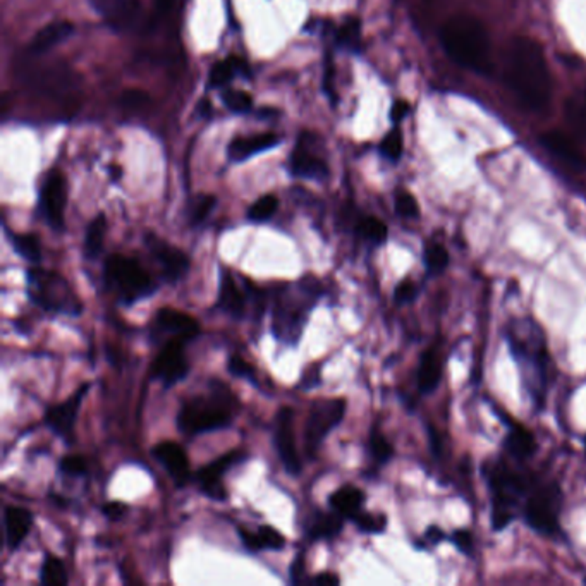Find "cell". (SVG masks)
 I'll return each instance as SVG.
<instances>
[{
  "label": "cell",
  "instance_id": "obj_54",
  "mask_svg": "<svg viewBox=\"0 0 586 586\" xmlns=\"http://www.w3.org/2000/svg\"><path fill=\"white\" fill-rule=\"evenodd\" d=\"M408 104H404V102H397L394 107H392V114L391 117L395 121V123H399L406 114H408Z\"/></svg>",
  "mask_w": 586,
  "mask_h": 586
},
{
  "label": "cell",
  "instance_id": "obj_37",
  "mask_svg": "<svg viewBox=\"0 0 586 586\" xmlns=\"http://www.w3.org/2000/svg\"><path fill=\"white\" fill-rule=\"evenodd\" d=\"M360 35H361V24L358 20H349L341 26L337 31V44L343 48L356 52L360 47Z\"/></svg>",
  "mask_w": 586,
  "mask_h": 586
},
{
  "label": "cell",
  "instance_id": "obj_32",
  "mask_svg": "<svg viewBox=\"0 0 586 586\" xmlns=\"http://www.w3.org/2000/svg\"><path fill=\"white\" fill-rule=\"evenodd\" d=\"M244 69H246L244 63H241L236 57H229L227 61H222L212 67L208 85L212 88L224 87L238 74L239 71Z\"/></svg>",
  "mask_w": 586,
  "mask_h": 586
},
{
  "label": "cell",
  "instance_id": "obj_53",
  "mask_svg": "<svg viewBox=\"0 0 586 586\" xmlns=\"http://www.w3.org/2000/svg\"><path fill=\"white\" fill-rule=\"evenodd\" d=\"M306 583L310 585H339L341 583V578L334 573H320L318 576L311 578V580H306Z\"/></svg>",
  "mask_w": 586,
  "mask_h": 586
},
{
  "label": "cell",
  "instance_id": "obj_29",
  "mask_svg": "<svg viewBox=\"0 0 586 586\" xmlns=\"http://www.w3.org/2000/svg\"><path fill=\"white\" fill-rule=\"evenodd\" d=\"M504 444H505L507 453L514 459H520V461L533 456L535 449H537L535 437L531 435V432H528L526 429L518 427V425L505 437Z\"/></svg>",
  "mask_w": 586,
  "mask_h": 586
},
{
  "label": "cell",
  "instance_id": "obj_34",
  "mask_svg": "<svg viewBox=\"0 0 586 586\" xmlns=\"http://www.w3.org/2000/svg\"><path fill=\"white\" fill-rule=\"evenodd\" d=\"M217 205V198L212 195H200L196 196L195 200H191L190 207H188V218L191 225H200L203 224L208 216L212 214V210Z\"/></svg>",
  "mask_w": 586,
  "mask_h": 586
},
{
  "label": "cell",
  "instance_id": "obj_22",
  "mask_svg": "<svg viewBox=\"0 0 586 586\" xmlns=\"http://www.w3.org/2000/svg\"><path fill=\"white\" fill-rule=\"evenodd\" d=\"M363 504L365 494L354 485H343L328 497L330 509L351 522L363 511Z\"/></svg>",
  "mask_w": 586,
  "mask_h": 586
},
{
  "label": "cell",
  "instance_id": "obj_45",
  "mask_svg": "<svg viewBox=\"0 0 586 586\" xmlns=\"http://www.w3.org/2000/svg\"><path fill=\"white\" fill-rule=\"evenodd\" d=\"M395 212L401 217L416 218L420 216V207L416 198L408 193V191H401L395 195Z\"/></svg>",
  "mask_w": 586,
  "mask_h": 586
},
{
  "label": "cell",
  "instance_id": "obj_55",
  "mask_svg": "<svg viewBox=\"0 0 586 586\" xmlns=\"http://www.w3.org/2000/svg\"><path fill=\"white\" fill-rule=\"evenodd\" d=\"M173 5H174V0H157V13L166 14L171 11Z\"/></svg>",
  "mask_w": 586,
  "mask_h": 586
},
{
  "label": "cell",
  "instance_id": "obj_20",
  "mask_svg": "<svg viewBox=\"0 0 586 586\" xmlns=\"http://www.w3.org/2000/svg\"><path fill=\"white\" fill-rule=\"evenodd\" d=\"M277 145H281V138L277 134L261 132V134L238 138V140L231 141L227 153L233 162H244V160H248L259 153L267 152Z\"/></svg>",
  "mask_w": 586,
  "mask_h": 586
},
{
  "label": "cell",
  "instance_id": "obj_11",
  "mask_svg": "<svg viewBox=\"0 0 586 586\" xmlns=\"http://www.w3.org/2000/svg\"><path fill=\"white\" fill-rule=\"evenodd\" d=\"M190 371L191 367L186 358V343L181 341L162 344L160 352L155 356L150 365L153 380H158L164 389H173L190 375Z\"/></svg>",
  "mask_w": 586,
  "mask_h": 586
},
{
  "label": "cell",
  "instance_id": "obj_31",
  "mask_svg": "<svg viewBox=\"0 0 586 586\" xmlns=\"http://www.w3.org/2000/svg\"><path fill=\"white\" fill-rule=\"evenodd\" d=\"M40 583L44 586H65L69 583L67 569L61 557L47 554L40 569Z\"/></svg>",
  "mask_w": 586,
  "mask_h": 586
},
{
  "label": "cell",
  "instance_id": "obj_23",
  "mask_svg": "<svg viewBox=\"0 0 586 586\" xmlns=\"http://www.w3.org/2000/svg\"><path fill=\"white\" fill-rule=\"evenodd\" d=\"M543 147L547 150L557 155L559 158H563L565 164L576 167V169H583L586 166L585 157L578 150V147L559 131H550L545 132L540 136Z\"/></svg>",
  "mask_w": 586,
  "mask_h": 586
},
{
  "label": "cell",
  "instance_id": "obj_28",
  "mask_svg": "<svg viewBox=\"0 0 586 586\" xmlns=\"http://www.w3.org/2000/svg\"><path fill=\"white\" fill-rule=\"evenodd\" d=\"M565 117L569 128L586 140V89H580L567 97Z\"/></svg>",
  "mask_w": 586,
  "mask_h": 586
},
{
  "label": "cell",
  "instance_id": "obj_18",
  "mask_svg": "<svg viewBox=\"0 0 586 586\" xmlns=\"http://www.w3.org/2000/svg\"><path fill=\"white\" fill-rule=\"evenodd\" d=\"M150 454L169 473V477L173 478L177 488H184L186 485L191 483L193 475L190 468V459L186 451L179 444L171 440L158 442L150 449Z\"/></svg>",
  "mask_w": 586,
  "mask_h": 586
},
{
  "label": "cell",
  "instance_id": "obj_42",
  "mask_svg": "<svg viewBox=\"0 0 586 586\" xmlns=\"http://www.w3.org/2000/svg\"><path fill=\"white\" fill-rule=\"evenodd\" d=\"M59 471L65 477H85L88 473L87 459L80 454H67L59 461Z\"/></svg>",
  "mask_w": 586,
  "mask_h": 586
},
{
  "label": "cell",
  "instance_id": "obj_19",
  "mask_svg": "<svg viewBox=\"0 0 586 586\" xmlns=\"http://www.w3.org/2000/svg\"><path fill=\"white\" fill-rule=\"evenodd\" d=\"M33 526V513L26 507L7 505L4 509V528H5V547L14 552L28 539Z\"/></svg>",
  "mask_w": 586,
  "mask_h": 586
},
{
  "label": "cell",
  "instance_id": "obj_44",
  "mask_svg": "<svg viewBox=\"0 0 586 586\" xmlns=\"http://www.w3.org/2000/svg\"><path fill=\"white\" fill-rule=\"evenodd\" d=\"M259 537H260L261 547L263 550H283L285 547V539H284L283 533L272 526H260L257 530Z\"/></svg>",
  "mask_w": 586,
  "mask_h": 586
},
{
  "label": "cell",
  "instance_id": "obj_6",
  "mask_svg": "<svg viewBox=\"0 0 586 586\" xmlns=\"http://www.w3.org/2000/svg\"><path fill=\"white\" fill-rule=\"evenodd\" d=\"M104 284L124 306L145 301L158 289V284L140 261L119 253L110 255L104 263Z\"/></svg>",
  "mask_w": 586,
  "mask_h": 586
},
{
  "label": "cell",
  "instance_id": "obj_4",
  "mask_svg": "<svg viewBox=\"0 0 586 586\" xmlns=\"http://www.w3.org/2000/svg\"><path fill=\"white\" fill-rule=\"evenodd\" d=\"M440 42L449 57L463 67L490 69V38L483 22L473 16H454L444 24Z\"/></svg>",
  "mask_w": 586,
  "mask_h": 586
},
{
  "label": "cell",
  "instance_id": "obj_50",
  "mask_svg": "<svg viewBox=\"0 0 586 586\" xmlns=\"http://www.w3.org/2000/svg\"><path fill=\"white\" fill-rule=\"evenodd\" d=\"M238 535L239 539H241V542H242V545H244V547H246L250 552H260V550H263V547H261L260 537H259V533H257V531H250V530H246V528H241V526H239Z\"/></svg>",
  "mask_w": 586,
  "mask_h": 586
},
{
  "label": "cell",
  "instance_id": "obj_14",
  "mask_svg": "<svg viewBox=\"0 0 586 586\" xmlns=\"http://www.w3.org/2000/svg\"><path fill=\"white\" fill-rule=\"evenodd\" d=\"M274 444L277 449V454L283 461L284 470L298 477L303 470L301 457L296 447V438H294V412L289 406H283L277 414H276V423H274Z\"/></svg>",
  "mask_w": 586,
  "mask_h": 586
},
{
  "label": "cell",
  "instance_id": "obj_51",
  "mask_svg": "<svg viewBox=\"0 0 586 586\" xmlns=\"http://www.w3.org/2000/svg\"><path fill=\"white\" fill-rule=\"evenodd\" d=\"M102 513L106 514V518H109L110 522H119L126 516L128 505L123 502H106L102 505Z\"/></svg>",
  "mask_w": 586,
  "mask_h": 586
},
{
  "label": "cell",
  "instance_id": "obj_7",
  "mask_svg": "<svg viewBox=\"0 0 586 586\" xmlns=\"http://www.w3.org/2000/svg\"><path fill=\"white\" fill-rule=\"evenodd\" d=\"M267 306L265 291L257 287L248 279H242L239 285L234 274L229 268L220 270V284H218L217 308L229 315L234 320H244L250 310H255L257 317H263Z\"/></svg>",
  "mask_w": 586,
  "mask_h": 586
},
{
  "label": "cell",
  "instance_id": "obj_49",
  "mask_svg": "<svg viewBox=\"0 0 586 586\" xmlns=\"http://www.w3.org/2000/svg\"><path fill=\"white\" fill-rule=\"evenodd\" d=\"M322 369L320 365H311L310 369H306L301 377V389L304 391H311L315 387H318L322 384Z\"/></svg>",
  "mask_w": 586,
  "mask_h": 586
},
{
  "label": "cell",
  "instance_id": "obj_56",
  "mask_svg": "<svg viewBox=\"0 0 586 586\" xmlns=\"http://www.w3.org/2000/svg\"><path fill=\"white\" fill-rule=\"evenodd\" d=\"M427 539L430 540V543H438L442 539H444V533L438 530V528H429L427 531Z\"/></svg>",
  "mask_w": 586,
  "mask_h": 586
},
{
  "label": "cell",
  "instance_id": "obj_17",
  "mask_svg": "<svg viewBox=\"0 0 586 586\" xmlns=\"http://www.w3.org/2000/svg\"><path fill=\"white\" fill-rule=\"evenodd\" d=\"M557 490H539L535 492L524 505L526 522L539 533L552 535L559 530L557 522Z\"/></svg>",
  "mask_w": 586,
  "mask_h": 586
},
{
  "label": "cell",
  "instance_id": "obj_3",
  "mask_svg": "<svg viewBox=\"0 0 586 586\" xmlns=\"http://www.w3.org/2000/svg\"><path fill=\"white\" fill-rule=\"evenodd\" d=\"M322 294L324 284L311 274L304 276L298 283L283 285L274 303V337L283 344L296 346L303 335L310 311L320 301Z\"/></svg>",
  "mask_w": 586,
  "mask_h": 586
},
{
  "label": "cell",
  "instance_id": "obj_33",
  "mask_svg": "<svg viewBox=\"0 0 586 586\" xmlns=\"http://www.w3.org/2000/svg\"><path fill=\"white\" fill-rule=\"evenodd\" d=\"M279 208V198L276 195H265L259 198L250 208L246 217L253 224H261L267 222L276 216Z\"/></svg>",
  "mask_w": 586,
  "mask_h": 586
},
{
  "label": "cell",
  "instance_id": "obj_16",
  "mask_svg": "<svg viewBox=\"0 0 586 586\" xmlns=\"http://www.w3.org/2000/svg\"><path fill=\"white\" fill-rule=\"evenodd\" d=\"M65 205H67V184L61 171H52L45 177L40 190V212L45 222L54 231H63L65 227Z\"/></svg>",
  "mask_w": 586,
  "mask_h": 586
},
{
  "label": "cell",
  "instance_id": "obj_52",
  "mask_svg": "<svg viewBox=\"0 0 586 586\" xmlns=\"http://www.w3.org/2000/svg\"><path fill=\"white\" fill-rule=\"evenodd\" d=\"M453 542H454V545H456L461 552L471 554V550H473V537H471L470 531L457 530L456 533L453 535Z\"/></svg>",
  "mask_w": 586,
  "mask_h": 586
},
{
  "label": "cell",
  "instance_id": "obj_26",
  "mask_svg": "<svg viewBox=\"0 0 586 586\" xmlns=\"http://www.w3.org/2000/svg\"><path fill=\"white\" fill-rule=\"evenodd\" d=\"M106 234H107V218L104 214H98L88 224L83 239V255L87 260H97L102 255Z\"/></svg>",
  "mask_w": 586,
  "mask_h": 586
},
{
  "label": "cell",
  "instance_id": "obj_21",
  "mask_svg": "<svg viewBox=\"0 0 586 586\" xmlns=\"http://www.w3.org/2000/svg\"><path fill=\"white\" fill-rule=\"evenodd\" d=\"M344 526V518L337 514L335 511L332 513H324V511H315L310 520L306 522V537L311 542H320V540H334L335 537L341 535Z\"/></svg>",
  "mask_w": 586,
  "mask_h": 586
},
{
  "label": "cell",
  "instance_id": "obj_25",
  "mask_svg": "<svg viewBox=\"0 0 586 586\" xmlns=\"http://www.w3.org/2000/svg\"><path fill=\"white\" fill-rule=\"evenodd\" d=\"M291 173L296 177L313 179V181H326L328 177V169L326 162L318 157H313L304 149H296L291 157Z\"/></svg>",
  "mask_w": 586,
  "mask_h": 586
},
{
  "label": "cell",
  "instance_id": "obj_39",
  "mask_svg": "<svg viewBox=\"0 0 586 586\" xmlns=\"http://www.w3.org/2000/svg\"><path fill=\"white\" fill-rule=\"evenodd\" d=\"M222 100L225 104V107L231 112L236 114H242V112H250L253 107V98L250 93L241 91V89H227L222 93Z\"/></svg>",
  "mask_w": 586,
  "mask_h": 586
},
{
  "label": "cell",
  "instance_id": "obj_35",
  "mask_svg": "<svg viewBox=\"0 0 586 586\" xmlns=\"http://www.w3.org/2000/svg\"><path fill=\"white\" fill-rule=\"evenodd\" d=\"M358 234L363 239H367L373 244H382L387 239V225L375 217H365L360 220L358 227H356Z\"/></svg>",
  "mask_w": 586,
  "mask_h": 586
},
{
  "label": "cell",
  "instance_id": "obj_27",
  "mask_svg": "<svg viewBox=\"0 0 586 586\" xmlns=\"http://www.w3.org/2000/svg\"><path fill=\"white\" fill-rule=\"evenodd\" d=\"M440 361L437 356L435 349H429L423 352L420 360V369H418V387L421 394H430L438 387L440 382Z\"/></svg>",
  "mask_w": 586,
  "mask_h": 586
},
{
  "label": "cell",
  "instance_id": "obj_13",
  "mask_svg": "<svg viewBox=\"0 0 586 586\" xmlns=\"http://www.w3.org/2000/svg\"><path fill=\"white\" fill-rule=\"evenodd\" d=\"M145 246L150 251L153 260L160 267V274L166 283L174 285L188 276L191 260L183 250L175 248L171 242L155 236L152 233L145 236Z\"/></svg>",
  "mask_w": 586,
  "mask_h": 586
},
{
  "label": "cell",
  "instance_id": "obj_36",
  "mask_svg": "<svg viewBox=\"0 0 586 586\" xmlns=\"http://www.w3.org/2000/svg\"><path fill=\"white\" fill-rule=\"evenodd\" d=\"M352 522L358 526L360 531L369 533V535L384 533L386 528H387V516L386 514H375V513L361 511Z\"/></svg>",
  "mask_w": 586,
  "mask_h": 586
},
{
  "label": "cell",
  "instance_id": "obj_40",
  "mask_svg": "<svg viewBox=\"0 0 586 586\" xmlns=\"http://www.w3.org/2000/svg\"><path fill=\"white\" fill-rule=\"evenodd\" d=\"M425 263H427V268L432 272V274H440L446 270V267L449 265V253L444 246L440 244H430L427 250H425Z\"/></svg>",
  "mask_w": 586,
  "mask_h": 586
},
{
  "label": "cell",
  "instance_id": "obj_10",
  "mask_svg": "<svg viewBox=\"0 0 586 586\" xmlns=\"http://www.w3.org/2000/svg\"><path fill=\"white\" fill-rule=\"evenodd\" d=\"M248 457H250V454L246 451L233 449V451L225 453L224 456L212 461L208 466L200 468L193 475V480H195L200 492L210 500L225 502L227 500V490H225V485H224V475L229 470L242 464Z\"/></svg>",
  "mask_w": 586,
  "mask_h": 586
},
{
  "label": "cell",
  "instance_id": "obj_12",
  "mask_svg": "<svg viewBox=\"0 0 586 586\" xmlns=\"http://www.w3.org/2000/svg\"><path fill=\"white\" fill-rule=\"evenodd\" d=\"M91 9L109 24L114 31H138L145 20V11L140 0H88Z\"/></svg>",
  "mask_w": 586,
  "mask_h": 586
},
{
  "label": "cell",
  "instance_id": "obj_15",
  "mask_svg": "<svg viewBox=\"0 0 586 586\" xmlns=\"http://www.w3.org/2000/svg\"><path fill=\"white\" fill-rule=\"evenodd\" d=\"M88 391H89V384L85 382L76 389V392L71 397H67L64 403L55 404V406L48 408L45 412V425L57 437H61L65 444L74 442L76 420H78L80 408L83 404V399L87 397Z\"/></svg>",
  "mask_w": 586,
  "mask_h": 586
},
{
  "label": "cell",
  "instance_id": "obj_43",
  "mask_svg": "<svg viewBox=\"0 0 586 586\" xmlns=\"http://www.w3.org/2000/svg\"><path fill=\"white\" fill-rule=\"evenodd\" d=\"M227 369L233 377L236 378H242L246 382H251L253 386H257V371H255V367L250 365L246 360H242L238 354L231 356L229 361H227Z\"/></svg>",
  "mask_w": 586,
  "mask_h": 586
},
{
  "label": "cell",
  "instance_id": "obj_58",
  "mask_svg": "<svg viewBox=\"0 0 586 586\" xmlns=\"http://www.w3.org/2000/svg\"><path fill=\"white\" fill-rule=\"evenodd\" d=\"M585 583H586V578H585Z\"/></svg>",
  "mask_w": 586,
  "mask_h": 586
},
{
  "label": "cell",
  "instance_id": "obj_41",
  "mask_svg": "<svg viewBox=\"0 0 586 586\" xmlns=\"http://www.w3.org/2000/svg\"><path fill=\"white\" fill-rule=\"evenodd\" d=\"M152 97L150 93L138 89V88H131L126 89L121 97H119V106L126 110H140L145 109L147 106H150Z\"/></svg>",
  "mask_w": 586,
  "mask_h": 586
},
{
  "label": "cell",
  "instance_id": "obj_38",
  "mask_svg": "<svg viewBox=\"0 0 586 586\" xmlns=\"http://www.w3.org/2000/svg\"><path fill=\"white\" fill-rule=\"evenodd\" d=\"M369 454L378 464H386L394 456V449L389 440L378 430H373L369 435Z\"/></svg>",
  "mask_w": 586,
  "mask_h": 586
},
{
  "label": "cell",
  "instance_id": "obj_46",
  "mask_svg": "<svg viewBox=\"0 0 586 586\" xmlns=\"http://www.w3.org/2000/svg\"><path fill=\"white\" fill-rule=\"evenodd\" d=\"M380 152L384 157H387L389 160H397L403 153V136L397 130H392L382 141L380 145Z\"/></svg>",
  "mask_w": 586,
  "mask_h": 586
},
{
  "label": "cell",
  "instance_id": "obj_8",
  "mask_svg": "<svg viewBox=\"0 0 586 586\" xmlns=\"http://www.w3.org/2000/svg\"><path fill=\"white\" fill-rule=\"evenodd\" d=\"M346 399L341 397L320 399L311 404L304 425V447L308 456H315L327 435L341 425L346 414Z\"/></svg>",
  "mask_w": 586,
  "mask_h": 586
},
{
  "label": "cell",
  "instance_id": "obj_5",
  "mask_svg": "<svg viewBox=\"0 0 586 586\" xmlns=\"http://www.w3.org/2000/svg\"><path fill=\"white\" fill-rule=\"evenodd\" d=\"M26 294L31 303L54 315L80 317L85 308L67 279L55 270L40 267L26 272Z\"/></svg>",
  "mask_w": 586,
  "mask_h": 586
},
{
  "label": "cell",
  "instance_id": "obj_1",
  "mask_svg": "<svg viewBox=\"0 0 586 586\" xmlns=\"http://www.w3.org/2000/svg\"><path fill=\"white\" fill-rule=\"evenodd\" d=\"M505 81L526 109H545L552 97V78L542 45L530 37L513 38L507 47Z\"/></svg>",
  "mask_w": 586,
  "mask_h": 586
},
{
  "label": "cell",
  "instance_id": "obj_24",
  "mask_svg": "<svg viewBox=\"0 0 586 586\" xmlns=\"http://www.w3.org/2000/svg\"><path fill=\"white\" fill-rule=\"evenodd\" d=\"M74 31L72 22L69 21H55L50 22L44 26L31 40L30 44V52L31 54H44L48 52L50 48H54L55 45L64 42L67 37H71Z\"/></svg>",
  "mask_w": 586,
  "mask_h": 586
},
{
  "label": "cell",
  "instance_id": "obj_2",
  "mask_svg": "<svg viewBox=\"0 0 586 586\" xmlns=\"http://www.w3.org/2000/svg\"><path fill=\"white\" fill-rule=\"evenodd\" d=\"M239 412V399L224 382L212 378L207 391L191 394L177 412V429L186 437L229 429Z\"/></svg>",
  "mask_w": 586,
  "mask_h": 586
},
{
  "label": "cell",
  "instance_id": "obj_47",
  "mask_svg": "<svg viewBox=\"0 0 586 586\" xmlns=\"http://www.w3.org/2000/svg\"><path fill=\"white\" fill-rule=\"evenodd\" d=\"M289 578L293 585H301L306 582V556L303 550H300L289 567Z\"/></svg>",
  "mask_w": 586,
  "mask_h": 586
},
{
  "label": "cell",
  "instance_id": "obj_9",
  "mask_svg": "<svg viewBox=\"0 0 586 586\" xmlns=\"http://www.w3.org/2000/svg\"><path fill=\"white\" fill-rule=\"evenodd\" d=\"M201 327L191 315L174 310L160 308L150 324V339L153 344H166L171 341H181L190 344L200 335Z\"/></svg>",
  "mask_w": 586,
  "mask_h": 586
},
{
  "label": "cell",
  "instance_id": "obj_57",
  "mask_svg": "<svg viewBox=\"0 0 586 586\" xmlns=\"http://www.w3.org/2000/svg\"><path fill=\"white\" fill-rule=\"evenodd\" d=\"M585 449H586V438H585Z\"/></svg>",
  "mask_w": 586,
  "mask_h": 586
},
{
  "label": "cell",
  "instance_id": "obj_48",
  "mask_svg": "<svg viewBox=\"0 0 586 586\" xmlns=\"http://www.w3.org/2000/svg\"><path fill=\"white\" fill-rule=\"evenodd\" d=\"M416 294H418L416 285L412 281H403L394 291V300H395V303L408 304L414 301Z\"/></svg>",
  "mask_w": 586,
  "mask_h": 586
},
{
  "label": "cell",
  "instance_id": "obj_30",
  "mask_svg": "<svg viewBox=\"0 0 586 586\" xmlns=\"http://www.w3.org/2000/svg\"><path fill=\"white\" fill-rule=\"evenodd\" d=\"M5 234L9 238V242L13 250L21 257L22 260L30 263H40L42 261V244L40 239L35 234H16L5 229Z\"/></svg>",
  "mask_w": 586,
  "mask_h": 586
}]
</instances>
